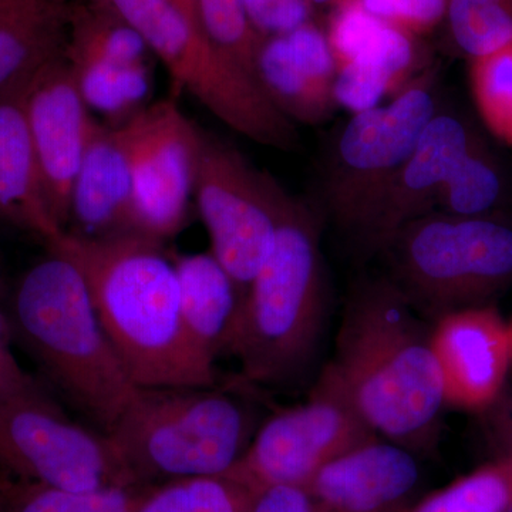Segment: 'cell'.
I'll list each match as a JSON object with an SVG mask.
<instances>
[{"mask_svg": "<svg viewBox=\"0 0 512 512\" xmlns=\"http://www.w3.org/2000/svg\"><path fill=\"white\" fill-rule=\"evenodd\" d=\"M326 369L377 436L430 453L447 406L431 328L387 278L350 293Z\"/></svg>", "mask_w": 512, "mask_h": 512, "instance_id": "cell-1", "label": "cell"}, {"mask_svg": "<svg viewBox=\"0 0 512 512\" xmlns=\"http://www.w3.org/2000/svg\"><path fill=\"white\" fill-rule=\"evenodd\" d=\"M47 248L80 269L111 345L137 387L212 386L215 369L192 348L181 315L174 259L136 234L64 231Z\"/></svg>", "mask_w": 512, "mask_h": 512, "instance_id": "cell-2", "label": "cell"}, {"mask_svg": "<svg viewBox=\"0 0 512 512\" xmlns=\"http://www.w3.org/2000/svg\"><path fill=\"white\" fill-rule=\"evenodd\" d=\"M47 251L20 279L9 328L63 399L107 434L140 387L111 345L80 269Z\"/></svg>", "mask_w": 512, "mask_h": 512, "instance_id": "cell-3", "label": "cell"}, {"mask_svg": "<svg viewBox=\"0 0 512 512\" xmlns=\"http://www.w3.org/2000/svg\"><path fill=\"white\" fill-rule=\"evenodd\" d=\"M318 218L286 192L274 247L239 306L228 355L239 380L281 387L311 365L328 302Z\"/></svg>", "mask_w": 512, "mask_h": 512, "instance_id": "cell-4", "label": "cell"}, {"mask_svg": "<svg viewBox=\"0 0 512 512\" xmlns=\"http://www.w3.org/2000/svg\"><path fill=\"white\" fill-rule=\"evenodd\" d=\"M261 421L238 393L220 387H140L111 443L138 485L225 476Z\"/></svg>", "mask_w": 512, "mask_h": 512, "instance_id": "cell-5", "label": "cell"}, {"mask_svg": "<svg viewBox=\"0 0 512 512\" xmlns=\"http://www.w3.org/2000/svg\"><path fill=\"white\" fill-rule=\"evenodd\" d=\"M390 282L414 311L437 320L487 305L512 284V225L431 211L404 225L380 252Z\"/></svg>", "mask_w": 512, "mask_h": 512, "instance_id": "cell-6", "label": "cell"}, {"mask_svg": "<svg viewBox=\"0 0 512 512\" xmlns=\"http://www.w3.org/2000/svg\"><path fill=\"white\" fill-rule=\"evenodd\" d=\"M136 30L170 73L175 94L188 93L235 133L262 146L295 150V123L221 52L171 0H94Z\"/></svg>", "mask_w": 512, "mask_h": 512, "instance_id": "cell-7", "label": "cell"}, {"mask_svg": "<svg viewBox=\"0 0 512 512\" xmlns=\"http://www.w3.org/2000/svg\"><path fill=\"white\" fill-rule=\"evenodd\" d=\"M0 468L63 490L138 485L110 437L73 420L25 370L0 380Z\"/></svg>", "mask_w": 512, "mask_h": 512, "instance_id": "cell-8", "label": "cell"}, {"mask_svg": "<svg viewBox=\"0 0 512 512\" xmlns=\"http://www.w3.org/2000/svg\"><path fill=\"white\" fill-rule=\"evenodd\" d=\"M436 114L433 94L413 84L387 106L353 114L340 133L323 181V201L330 220L360 245L394 177Z\"/></svg>", "mask_w": 512, "mask_h": 512, "instance_id": "cell-9", "label": "cell"}, {"mask_svg": "<svg viewBox=\"0 0 512 512\" xmlns=\"http://www.w3.org/2000/svg\"><path fill=\"white\" fill-rule=\"evenodd\" d=\"M286 191L234 146L201 130L194 195L211 254L242 298L274 247Z\"/></svg>", "mask_w": 512, "mask_h": 512, "instance_id": "cell-10", "label": "cell"}, {"mask_svg": "<svg viewBox=\"0 0 512 512\" xmlns=\"http://www.w3.org/2000/svg\"><path fill=\"white\" fill-rule=\"evenodd\" d=\"M376 436L325 367L305 403L261 421L225 476L252 493L276 484L306 487L330 460Z\"/></svg>", "mask_w": 512, "mask_h": 512, "instance_id": "cell-11", "label": "cell"}, {"mask_svg": "<svg viewBox=\"0 0 512 512\" xmlns=\"http://www.w3.org/2000/svg\"><path fill=\"white\" fill-rule=\"evenodd\" d=\"M124 124L133 173L127 234L163 244L187 220L200 164L202 128L185 116L177 97L144 107Z\"/></svg>", "mask_w": 512, "mask_h": 512, "instance_id": "cell-12", "label": "cell"}, {"mask_svg": "<svg viewBox=\"0 0 512 512\" xmlns=\"http://www.w3.org/2000/svg\"><path fill=\"white\" fill-rule=\"evenodd\" d=\"M25 113L47 207L57 224L67 229L74 183L96 120L66 53L30 74Z\"/></svg>", "mask_w": 512, "mask_h": 512, "instance_id": "cell-13", "label": "cell"}, {"mask_svg": "<svg viewBox=\"0 0 512 512\" xmlns=\"http://www.w3.org/2000/svg\"><path fill=\"white\" fill-rule=\"evenodd\" d=\"M431 348L447 406L487 412L503 396L511 366L510 328L493 303L434 320Z\"/></svg>", "mask_w": 512, "mask_h": 512, "instance_id": "cell-14", "label": "cell"}, {"mask_svg": "<svg viewBox=\"0 0 512 512\" xmlns=\"http://www.w3.org/2000/svg\"><path fill=\"white\" fill-rule=\"evenodd\" d=\"M420 481L417 454L376 436L330 460L306 488L329 512H404Z\"/></svg>", "mask_w": 512, "mask_h": 512, "instance_id": "cell-15", "label": "cell"}, {"mask_svg": "<svg viewBox=\"0 0 512 512\" xmlns=\"http://www.w3.org/2000/svg\"><path fill=\"white\" fill-rule=\"evenodd\" d=\"M338 69L328 37L313 22L265 37L256 57V77L276 109L296 124H318L335 107Z\"/></svg>", "mask_w": 512, "mask_h": 512, "instance_id": "cell-16", "label": "cell"}, {"mask_svg": "<svg viewBox=\"0 0 512 512\" xmlns=\"http://www.w3.org/2000/svg\"><path fill=\"white\" fill-rule=\"evenodd\" d=\"M473 138L456 117L436 114L390 184L362 247L380 254L404 225L436 211L441 185Z\"/></svg>", "mask_w": 512, "mask_h": 512, "instance_id": "cell-17", "label": "cell"}, {"mask_svg": "<svg viewBox=\"0 0 512 512\" xmlns=\"http://www.w3.org/2000/svg\"><path fill=\"white\" fill-rule=\"evenodd\" d=\"M133 173L126 124L103 126L92 134L74 183L70 221L87 237L127 234Z\"/></svg>", "mask_w": 512, "mask_h": 512, "instance_id": "cell-18", "label": "cell"}, {"mask_svg": "<svg viewBox=\"0 0 512 512\" xmlns=\"http://www.w3.org/2000/svg\"><path fill=\"white\" fill-rule=\"evenodd\" d=\"M30 74L0 90V217L47 242L66 231L47 207L26 120Z\"/></svg>", "mask_w": 512, "mask_h": 512, "instance_id": "cell-19", "label": "cell"}, {"mask_svg": "<svg viewBox=\"0 0 512 512\" xmlns=\"http://www.w3.org/2000/svg\"><path fill=\"white\" fill-rule=\"evenodd\" d=\"M185 333L198 356L215 369L228 353L242 296L211 252L174 258Z\"/></svg>", "mask_w": 512, "mask_h": 512, "instance_id": "cell-20", "label": "cell"}, {"mask_svg": "<svg viewBox=\"0 0 512 512\" xmlns=\"http://www.w3.org/2000/svg\"><path fill=\"white\" fill-rule=\"evenodd\" d=\"M76 0H0V90L66 49Z\"/></svg>", "mask_w": 512, "mask_h": 512, "instance_id": "cell-21", "label": "cell"}, {"mask_svg": "<svg viewBox=\"0 0 512 512\" xmlns=\"http://www.w3.org/2000/svg\"><path fill=\"white\" fill-rule=\"evenodd\" d=\"M414 57V36L383 22L359 55L338 70L336 103L353 114L375 109L410 73Z\"/></svg>", "mask_w": 512, "mask_h": 512, "instance_id": "cell-22", "label": "cell"}, {"mask_svg": "<svg viewBox=\"0 0 512 512\" xmlns=\"http://www.w3.org/2000/svg\"><path fill=\"white\" fill-rule=\"evenodd\" d=\"M148 52L150 50L136 30L116 13L94 0L74 2L64 50L73 67L144 64Z\"/></svg>", "mask_w": 512, "mask_h": 512, "instance_id": "cell-23", "label": "cell"}, {"mask_svg": "<svg viewBox=\"0 0 512 512\" xmlns=\"http://www.w3.org/2000/svg\"><path fill=\"white\" fill-rule=\"evenodd\" d=\"M153 487V485H151ZM148 485L72 491L29 481H6L0 494L2 512H137Z\"/></svg>", "mask_w": 512, "mask_h": 512, "instance_id": "cell-24", "label": "cell"}, {"mask_svg": "<svg viewBox=\"0 0 512 512\" xmlns=\"http://www.w3.org/2000/svg\"><path fill=\"white\" fill-rule=\"evenodd\" d=\"M500 167L474 136L470 147L454 164L436 198V211L461 217L490 215L503 195Z\"/></svg>", "mask_w": 512, "mask_h": 512, "instance_id": "cell-25", "label": "cell"}, {"mask_svg": "<svg viewBox=\"0 0 512 512\" xmlns=\"http://www.w3.org/2000/svg\"><path fill=\"white\" fill-rule=\"evenodd\" d=\"M72 69L90 110L99 111L121 124L146 107L143 103L151 84L147 63L133 66L92 64L72 66Z\"/></svg>", "mask_w": 512, "mask_h": 512, "instance_id": "cell-26", "label": "cell"}, {"mask_svg": "<svg viewBox=\"0 0 512 512\" xmlns=\"http://www.w3.org/2000/svg\"><path fill=\"white\" fill-rule=\"evenodd\" d=\"M252 491L227 476L153 485L137 512H248Z\"/></svg>", "mask_w": 512, "mask_h": 512, "instance_id": "cell-27", "label": "cell"}, {"mask_svg": "<svg viewBox=\"0 0 512 512\" xmlns=\"http://www.w3.org/2000/svg\"><path fill=\"white\" fill-rule=\"evenodd\" d=\"M512 501V474L493 460L434 491L404 512H505Z\"/></svg>", "mask_w": 512, "mask_h": 512, "instance_id": "cell-28", "label": "cell"}, {"mask_svg": "<svg viewBox=\"0 0 512 512\" xmlns=\"http://www.w3.org/2000/svg\"><path fill=\"white\" fill-rule=\"evenodd\" d=\"M447 22L467 56L490 55L512 40V0H450Z\"/></svg>", "mask_w": 512, "mask_h": 512, "instance_id": "cell-29", "label": "cell"}, {"mask_svg": "<svg viewBox=\"0 0 512 512\" xmlns=\"http://www.w3.org/2000/svg\"><path fill=\"white\" fill-rule=\"evenodd\" d=\"M470 84L485 126L512 146V40L490 55L471 59Z\"/></svg>", "mask_w": 512, "mask_h": 512, "instance_id": "cell-30", "label": "cell"}, {"mask_svg": "<svg viewBox=\"0 0 512 512\" xmlns=\"http://www.w3.org/2000/svg\"><path fill=\"white\" fill-rule=\"evenodd\" d=\"M198 5L205 35L258 83L256 57L264 37L252 26L244 0H198Z\"/></svg>", "mask_w": 512, "mask_h": 512, "instance_id": "cell-31", "label": "cell"}, {"mask_svg": "<svg viewBox=\"0 0 512 512\" xmlns=\"http://www.w3.org/2000/svg\"><path fill=\"white\" fill-rule=\"evenodd\" d=\"M375 18L417 36L429 33L447 20L450 0H359Z\"/></svg>", "mask_w": 512, "mask_h": 512, "instance_id": "cell-32", "label": "cell"}, {"mask_svg": "<svg viewBox=\"0 0 512 512\" xmlns=\"http://www.w3.org/2000/svg\"><path fill=\"white\" fill-rule=\"evenodd\" d=\"M248 18L262 37L282 35L312 22L311 0H244Z\"/></svg>", "mask_w": 512, "mask_h": 512, "instance_id": "cell-33", "label": "cell"}, {"mask_svg": "<svg viewBox=\"0 0 512 512\" xmlns=\"http://www.w3.org/2000/svg\"><path fill=\"white\" fill-rule=\"evenodd\" d=\"M313 504L305 485L276 484L254 491L248 512H309Z\"/></svg>", "mask_w": 512, "mask_h": 512, "instance_id": "cell-34", "label": "cell"}, {"mask_svg": "<svg viewBox=\"0 0 512 512\" xmlns=\"http://www.w3.org/2000/svg\"><path fill=\"white\" fill-rule=\"evenodd\" d=\"M494 440L497 444V457L503 461L512 474V406L497 410L495 416Z\"/></svg>", "mask_w": 512, "mask_h": 512, "instance_id": "cell-35", "label": "cell"}, {"mask_svg": "<svg viewBox=\"0 0 512 512\" xmlns=\"http://www.w3.org/2000/svg\"><path fill=\"white\" fill-rule=\"evenodd\" d=\"M9 322L0 313V380L18 375L22 367L18 365L9 349Z\"/></svg>", "mask_w": 512, "mask_h": 512, "instance_id": "cell-36", "label": "cell"}, {"mask_svg": "<svg viewBox=\"0 0 512 512\" xmlns=\"http://www.w3.org/2000/svg\"><path fill=\"white\" fill-rule=\"evenodd\" d=\"M171 2H173L188 19L192 20L195 25L202 28L200 20V5H198V0H171Z\"/></svg>", "mask_w": 512, "mask_h": 512, "instance_id": "cell-37", "label": "cell"}, {"mask_svg": "<svg viewBox=\"0 0 512 512\" xmlns=\"http://www.w3.org/2000/svg\"><path fill=\"white\" fill-rule=\"evenodd\" d=\"M346 2H350V0H311L313 8H318V6H328V8L335 9Z\"/></svg>", "mask_w": 512, "mask_h": 512, "instance_id": "cell-38", "label": "cell"}, {"mask_svg": "<svg viewBox=\"0 0 512 512\" xmlns=\"http://www.w3.org/2000/svg\"><path fill=\"white\" fill-rule=\"evenodd\" d=\"M309 512H329L320 508L319 505L313 504L312 510Z\"/></svg>", "mask_w": 512, "mask_h": 512, "instance_id": "cell-39", "label": "cell"}, {"mask_svg": "<svg viewBox=\"0 0 512 512\" xmlns=\"http://www.w3.org/2000/svg\"><path fill=\"white\" fill-rule=\"evenodd\" d=\"M508 328H510V343H511V365H512V322L508 323Z\"/></svg>", "mask_w": 512, "mask_h": 512, "instance_id": "cell-40", "label": "cell"}, {"mask_svg": "<svg viewBox=\"0 0 512 512\" xmlns=\"http://www.w3.org/2000/svg\"><path fill=\"white\" fill-rule=\"evenodd\" d=\"M6 481L8 480H3V478H0V494H2V490L3 487H5Z\"/></svg>", "mask_w": 512, "mask_h": 512, "instance_id": "cell-41", "label": "cell"}, {"mask_svg": "<svg viewBox=\"0 0 512 512\" xmlns=\"http://www.w3.org/2000/svg\"><path fill=\"white\" fill-rule=\"evenodd\" d=\"M505 512H512V501H511V504L508 505L507 511H505Z\"/></svg>", "mask_w": 512, "mask_h": 512, "instance_id": "cell-42", "label": "cell"}, {"mask_svg": "<svg viewBox=\"0 0 512 512\" xmlns=\"http://www.w3.org/2000/svg\"><path fill=\"white\" fill-rule=\"evenodd\" d=\"M0 512H2V511H0Z\"/></svg>", "mask_w": 512, "mask_h": 512, "instance_id": "cell-43", "label": "cell"}]
</instances>
